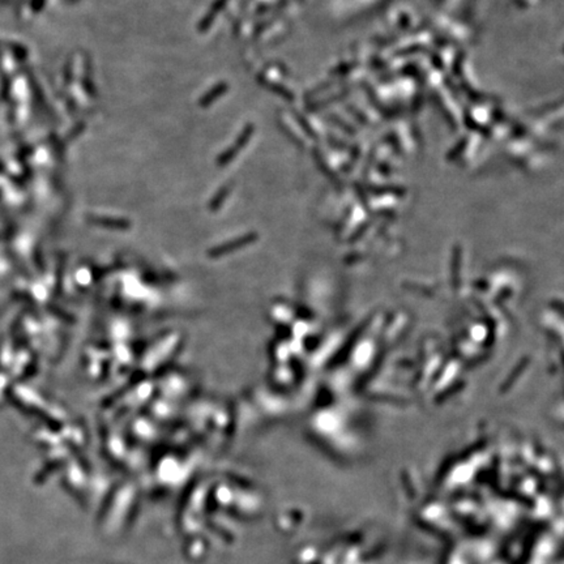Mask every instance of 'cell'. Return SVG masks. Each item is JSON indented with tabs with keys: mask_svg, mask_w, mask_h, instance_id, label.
<instances>
[{
	"mask_svg": "<svg viewBox=\"0 0 564 564\" xmlns=\"http://www.w3.org/2000/svg\"><path fill=\"white\" fill-rule=\"evenodd\" d=\"M256 127L253 123H247L246 126L243 127V130L238 133L236 139L234 140V143L226 148L222 153H219L216 158V165L218 167H225L229 163H231L234 159L238 157V154L242 152L244 148L247 146V144L251 141V139L255 135Z\"/></svg>",
	"mask_w": 564,
	"mask_h": 564,
	"instance_id": "obj_1",
	"label": "cell"
},
{
	"mask_svg": "<svg viewBox=\"0 0 564 564\" xmlns=\"http://www.w3.org/2000/svg\"><path fill=\"white\" fill-rule=\"evenodd\" d=\"M256 81H257V84H259L260 87H262L265 90L273 93L274 96L279 97L282 100H285L286 102H294V100H296V94H294V92H292V90H290L288 87H285V85H282V84L275 83L273 80L268 79V77H266L265 75H262V73H259V75H257Z\"/></svg>",
	"mask_w": 564,
	"mask_h": 564,
	"instance_id": "obj_2",
	"label": "cell"
},
{
	"mask_svg": "<svg viewBox=\"0 0 564 564\" xmlns=\"http://www.w3.org/2000/svg\"><path fill=\"white\" fill-rule=\"evenodd\" d=\"M226 4H227V0H214L213 2L209 11L204 15L203 19L197 24V33L204 34L212 28V25L216 21V17L222 12L223 8L226 7Z\"/></svg>",
	"mask_w": 564,
	"mask_h": 564,
	"instance_id": "obj_4",
	"label": "cell"
},
{
	"mask_svg": "<svg viewBox=\"0 0 564 564\" xmlns=\"http://www.w3.org/2000/svg\"><path fill=\"white\" fill-rule=\"evenodd\" d=\"M229 88H230L229 84L226 83V81H219V83H217L214 87L210 88L209 90H206L205 93L200 97L199 101H197V106L201 107V109H208V107L212 106L216 101H218L219 98H222V97L229 92Z\"/></svg>",
	"mask_w": 564,
	"mask_h": 564,
	"instance_id": "obj_3",
	"label": "cell"
},
{
	"mask_svg": "<svg viewBox=\"0 0 564 564\" xmlns=\"http://www.w3.org/2000/svg\"><path fill=\"white\" fill-rule=\"evenodd\" d=\"M292 114L294 115V119L297 120V123H298L299 128L303 131V132L307 135V136L310 137V139H316V132L315 130L312 128L311 124H310V122L307 119H306V116L303 115L301 111H298V110H292Z\"/></svg>",
	"mask_w": 564,
	"mask_h": 564,
	"instance_id": "obj_5",
	"label": "cell"
},
{
	"mask_svg": "<svg viewBox=\"0 0 564 564\" xmlns=\"http://www.w3.org/2000/svg\"><path fill=\"white\" fill-rule=\"evenodd\" d=\"M231 189H232V183H226V184H223V186L221 187L218 191H217V193L214 195V197H213L212 204H210V205H212V208H216V206H218L219 204L222 203L223 200L227 197V195L231 192Z\"/></svg>",
	"mask_w": 564,
	"mask_h": 564,
	"instance_id": "obj_6",
	"label": "cell"
}]
</instances>
